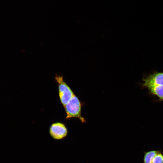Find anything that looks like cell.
<instances>
[{"mask_svg": "<svg viewBox=\"0 0 163 163\" xmlns=\"http://www.w3.org/2000/svg\"><path fill=\"white\" fill-rule=\"evenodd\" d=\"M55 79L58 84L59 93L61 103L64 107L75 95L73 92L64 82L62 76L56 75Z\"/></svg>", "mask_w": 163, "mask_h": 163, "instance_id": "6da1fadb", "label": "cell"}, {"mask_svg": "<svg viewBox=\"0 0 163 163\" xmlns=\"http://www.w3.org/2000/svg\"><path fill=\"white\" fill-rule=\"evenodd\" d=\"M67 114L66 119L72 117L79 118L82 122L85 120L81 116V104L78 98L74 95L69 102L64 107Z\"/></svg>", "mask_w": 163, "mask_h": 163, "instance_id": "7a4b0ae2", "label": "cell"}, {"mask_svg": "<svg viewBox=\"0 0 163 163\" xmlns=\"http://www.w3.org/2000/svg\"><path fill=\"white\" fill-rule=\"evenodd\" d=\"M50 133L54 139H61L66 136L68 133L67 129L63 123L57 122L53 123L50 126Z\"/></svg>", "mask_w": 163, "mask_h": 163, "instance_id": "3957f363", "label": "cell"}, {"mask_svg": "<svg viewBox=\"0 0 163 163\" xmlns=\"http://www.w3.org/2000/svg\"><path fill=\"white\" fill-rule=\"evenodd\" d=\"M143 81V86L147 88L152 86L163 85V72H155L144 78Z\"/></svg>", "mask_w": 163, "mask_h": 163, "instance_id": "277c9868", "label": "cell"}, {"mask_svg": "<svg viewBox=\"0 0 163 163\" xmlns=\"http://www.w3.org/2000/svg\"><path fill=\"white\" fill-rule=\"evenodd\" d=\"M151 93L163 100V85L152 86L147 88Z\"/></svg>", "mask_w": 163, "mask_h": 163, "instance_id": "5b68a950", "label": "cell"}, {"mask_svg": "<svg viewBox=\"0 0 163 163\" xmlns=\"http://www.w3.org/2000/svg\"><path fill=\"white\" fill-rule=\"evenodd\" d=\"M160 150H152L145 152L143 163H151L153 157Z\"/></svg>", "mask_w": 163, "mask_h": 163, "instance_id": "8992f818", "label": "cell"}, {"mask_svg": "<svg viewBox=\"0 0 163 163\" xmlns=\"http://www.w3.org/2000/svg\"><path fill=\"white\" fill-rule=\"evenodd\" d=\"M151 163H163V153L161 150L153 157Z\"/></svg>", "mask_w": 163, "mask_h": 163, "instance_id": "52a82bcc", "label": "cell"}]
</instances>
